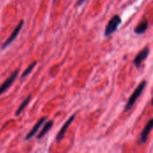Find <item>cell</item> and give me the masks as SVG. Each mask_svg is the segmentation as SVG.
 Segmentation results:
<instances>
[{
    "label": "cell",
    "instance_id": "9a60e30c",
    "mask_svg": "<svg viewBox=\"0 0 153 153\" xmlns=\"http://www.w3.org/2000/svg\"><path fill=\"white\" fill-rule=\"evenodd\" d=\"M54 1H56V0H54Z\"/></svg>",
    "mask_w": 153,
    "mask_h": 153
},
{
    "label": "cell",
    "instance_id": "277c9868",
    "mask_svg": "<svg viewBox=\"0 0 153 153\" xmlns=\"http://www.w3.org/2000/svg\"><path fill=\"white\" fill-rule=\"evenodd\" d=\"M22 26H23V21L22 20L19 23H18V25L15 27V29L13 30V31L12 32V34L9 36V38L5 40V42L3 44V46H2V48H5L6 47H8L14 39H15V38L18 36V34H19V32L21 31V29L22 28Z\"/></svg>",
    "mask_w": 153,
    "mask_h": 153
},
{
    "label": "cell",
    "instance_id": "6da1fadb",
    "mask_svg": "<svg viewBox=\"0 0 153 153\" xmlns=\"http://www.w3.org/2000/svg\"><path fill=\"white\" fill-rule=\"evenodd\" d=\"M146 85H147V82L146 81H143L139 85H138V87L135 89V91L133 92V94L131 95V97L129 98V100H128V101H127V103H126V106L125 107V111H129L133 107H134V103L136 102V100H137V99L141 96V94L143 93V90L145 89V87H146Z\"/></svg>",
    "mask_w": 153,
    "mask_h": 153
},
{
    "label": "cell",
    "instance_id": "30bf717a",
    "mask_svg": "<svg viewBox=\"0 0 153 153\" xmlns=\"http://www.w3.org/2000/svg\"><path fill=\"white\" fill-rule=\"evenodd\" d=\"M53 124H54V122L52 121V120H50V121H48L46 125H44V126H43V128L41 129V131L39 132V135H38V139H41L51 128H52V126H53Z\"/></svg>",
    "mask_w": 153,
    "mask_h": 153
},
{
    "label": "cell",
    "instance_id": "5b68a950",
    "mask_svg": "<svg viewBox=\"0 0 153 153\" xmlns=\"http://www.w3.org/2000/svg\"><path fill=\"white\" fill-rule=\"evenodd\" d=\"M153 129V118L151 119L147 124L146 126H144V128L143 129V132L141 134V137H140V142L139 143L140 144H143L146 143L147 139H148V136L151 133V131Z\"/></svg>",
    "mask_w": 153,
    "mask_h": 153
},
{
    "label": "cell",
    "instance_id": "ba28073f",
    "mask_svg": "<svg viewBox=\"0 0 153 153\" xmlns=\"http://www.w3.org/2000/svg\"><path fill=\"white\" fill-rule=\"evenodd\" d=\"M46 120H47V117H42V118H40V119L39 120V122H38V123L33 126V128H32V129L29 132V134L26 135L25 139H26V140H30L31 137H33V136L36 134V133L39 131V129L40 128V126L45 123V121H46Z\"/></svg>",
    "mask_w": 153,
    "mask_h": 153
},
{
    "label": "cell",
    "instance_id": "7a4b0ae2",
    "mask_svg": "<svg viewBox=\"0 0 153 153\" xmlns=\"http://www.w3.org/2000/svg\"><path fill=\"white\" fill-rule=\"evenodd\" d=\"M121 22H122V20L119 15H114L106 26L105 32H104L105 36L108 37V36L112 35L117 30V29L119 27V25L121 24Z\"/></svg>",
    "mask_w": 153,
    "mask_h": 153
},
{
    "label": "cell",
    "instance_id": "3957f363",
    "mask_svg": "<svg viewBox=\"0 0 153 153\" xmlns=\"http://www.w3.org/2000/svg\"><path fill=\"white\" fill-rule=\"evenodd\" d=\"M18 74H19V69H17V70H15L4 82V83L0 86V95L1 94H3L7 89H9L10 87H11V85L13 83V82L15 81V79L17 78V75H18Z\"/></svg>",
    "mask_w": 153,
    "mask_h": 153
},
{
    "label": "cell",
    "instance_id": "7c38bea8",
    "mask_svg": "<svg viewBox=\"0 0 153 153\" xmlns=\"http://www.w3.org/2000/svg\"><path fill=\"white\" fill-rule=\"evenodd\" d=\"M37 65V62H36V61H35V62H33V63H32V64H31V65H30V66H29V67L24 71V72H23V74H22V78H24V77H25V76H27L29 74H30V72L33 70V68L35 67V65Z\"/></svg>",
    "mask_w": 153,
    "mask_h": 153
},
{
    "label": "cell",
    "instance_id": "8fae6325",
    "mask_svg": "<svg viewBox=\"0 0 153 153\" xmlns=\"http://www.w3.org/2000/svg\"><path fill=\"white\" fill-rule=\"evenodd\" d=\"M30 99H31V97H30V95H29V96L26 98V100H25L21 104V106L18 108V109H17V111H16V113H15V115H16V116H18V115H19V114H20V113H21V112L25 108V107H26V106L28 105V103L30 102Z\"/></svg>",
    "mask_w": 153,
    "mask_h": 153
},
{
    "label": "cell",
    "instance_id": "5bb4252c",
    "mask_svg": "<svg viewBox=\"0 0 153 153\" xmlns=\"http://www.w3.org/2000/svg\"><path fill=\"white\" fill-rule=\"evenodd\" d=\"M152 106H153V99H152Z\"/></svg>",
    "mask_w": 153,
    "mask_h": 153
},
{
    "label": "cell",
    "instance_id": "52a82bcc",
    "mask_svg": "<svg viewBox=\"0 0 153 153\" xmlns=\"http://www.w3.org/2000/svg\"><path fill=\"white\" fill-rule=\"evenodd\" d=\"M74 117H75V115L71 116V117H70V118L65 123V125L62 126V128L60 129V131L58 132V134H57V135H56V141H57V142H60V141L64 138L66 130L68 129V127H69V126L71 125V123L74 120Z\"/></svg>",
    "mask_w": 153,
    "mask_h": 153
},
{
    "label": "cell",
    "instance_id": "8992f818",
    "mask_svg": "<svg viewBox=\"0 0 153 153\" xmlns=\"http://www.w3.org/2000/svg\"><path fill=\"white\" fill-rule=\"evenodd\" d=\"M149 53H150V49L149 48H144L142 51L139 52V54L135 56L134 60V64L135 65L136 67H140L141 65L143 64V62L149 56Z\"/></svg>",
    "mask_w": 153,
    "mask_h": 153
},
{
    "label": "cell",
    "instance_id": "4fadbf2b",
    "mask_svg": "<svg viewBox=\"0 0 153 153\" xmlns=\"http://www.w3.org/2000/svg\"><path fill=\"white\" fill-rule=\"evenodd\" d=\"M84 1H85V0H78V1H77V5H80V4H82Z\"/></svg>",
    "mask_w": 153,
    "mask_h": 153
},
{
    "label": "cell",
    "instance_id": "9c48e42d",
    "mask_svg": "<svg viewBox=\"0 0 153 153\" xmlns=\"http://www.w3.org/2000/svg\"><path fill=\"white\" fill-rule=\"evenodd\" d=\"M147 29H148V22L147 20H143L134 28V32L136 34H143L146 31Z\"/></svg>",
    "mask_w": 153,
    "mask_h": 153
}]
</instances>
